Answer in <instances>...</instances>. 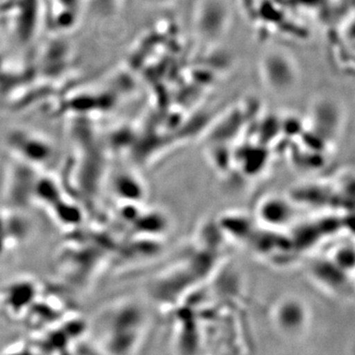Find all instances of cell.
Here are the masks:
<instances>
[{
    "label": "cell",
    "instance_id": "obj_2",
    "mask_svg": "<svg viewBox=\"0 0 355 355\" xmlns=\"http://www.w3.org/2000/svg\"><path fill=\"white\" fill-rule=\"evenodd\" d=\"M273 319L277 329L288 336H298L307 329L309 315L302 303L295 299H284L275 306Z\"/></svg>",
    "mask_w": 355,
    "mask_h": 355
},
{
    "label": "cell",
    "instance_id": "obj_3",
    "mask_svg": "<svg viewBox=\"0 0 355 355\" xmlns=\"http://www.w3.org/2000/svg\"><path fill=\"white\" fill-rule=\"evenodd\" d=\"M17 153L21 156L35 163H44L48 161L53 153L51 147L46 142L36 137H26L24 141L14 144Z\"/></svg>",
    "mask_w": 355,
    "mask_h": 355
},
{
    "label": "cell",
    "instance_id": "obj_1",
    "mask_svg": "<svg viewBox=\"0 0 355 355\" xmlns=\"http://www.w3.org/2000/svg\"><path fill=\"white\" fill-rule=\"evenodd\" d=\"M113 316L99 329L98 345L110 355H135L142 340L146 324L144 313L137 306L128 305L116 311Z\"/></svg>",
    "mask_w": 355,
    "mask_h": 355
}]
</instances>
